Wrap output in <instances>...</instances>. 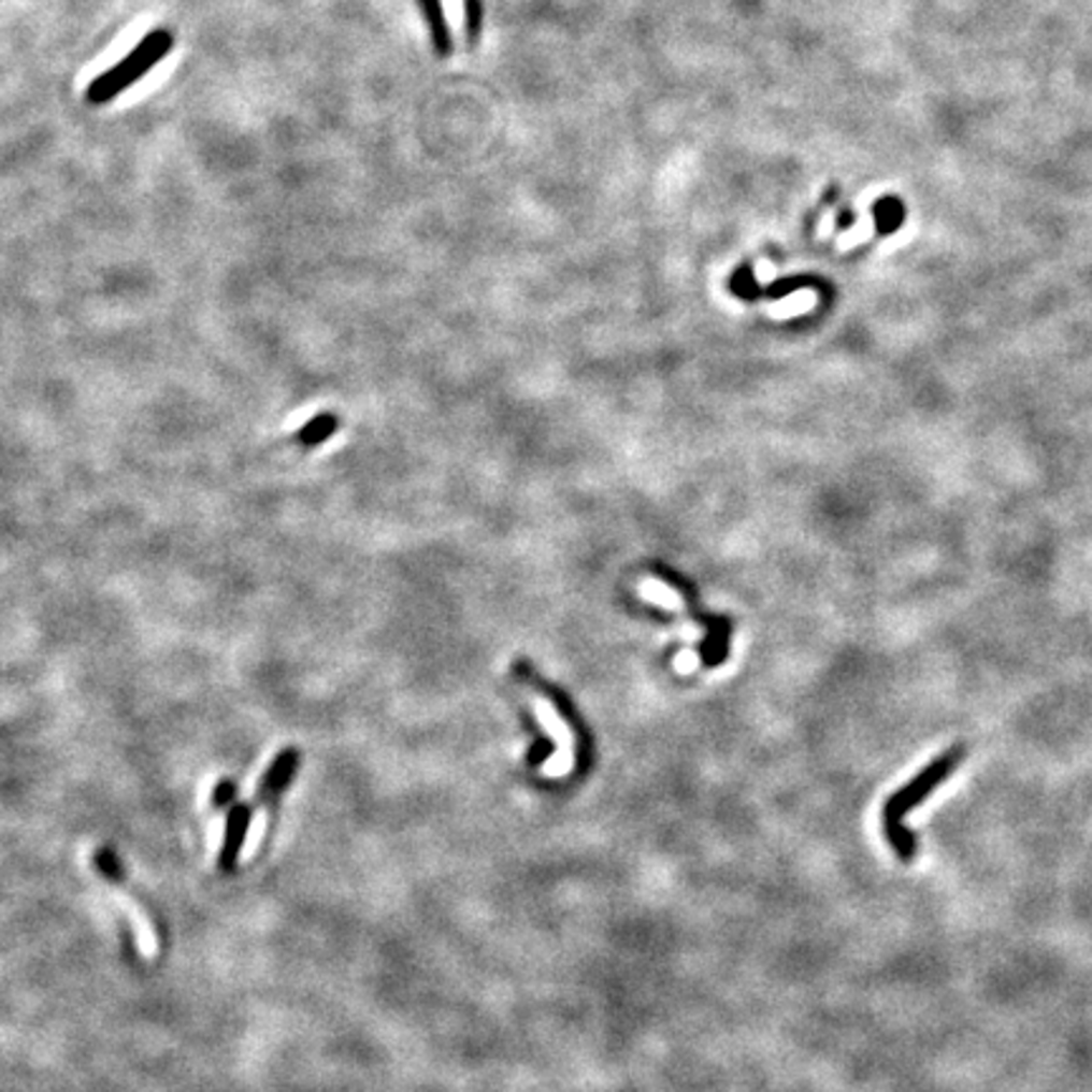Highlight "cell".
I'll return each mask as SVG.
<instances>
[{"label": "cell", "mask_w": 1092, "mask_h": 1092, "mask_svg": "<svg viewBox=\"0 0 1092 1092\" xmlns=\"http://www.w3.org/2000/svg\"><path fill=\"white\" fill-rule=\"evenodd\" d=\"M531 706H534L536 721L542 723L544 734L555 738L557 744V751L542 764V774L549 779L570 777L574 768V734L570 723L559 716L557 706L546 695H531Z\"/></svg>", "instance_id": "obj_3"}, {"label": "cell", "mask_w": 1092, "mask_h": 1092, "mask_svg": "<svg viewBox=\"0 0 1092 1092\" xmlns=\"http://www.w3.org/2000/svg\"><path fill=\"white\" fill-rule=\"evenodd\" d=\"M637 594H641L645 602H652V605L671 609V613H678V609H682V598H680L678 589L665 585V581H660L656 577L643 579L641 585H637Z\"/></svg>", "instance_id": "obj_6"}, {"label": "cell", "mask_w": 1092, "mask_h": 1092, "mask_svg": "<svg viewBox=\"0 0 1092 1092\" xmlns=\"http://www.w3.org/2000/svg\"><path fill=\"white\" fill-rule=\"evenodd\" d=\"M961 759H964V749H961V746H953L951 751H946L944 757L925 766L910 785L901 787L893 796L886 800V807H882V832H886L888 843L893 845V850L901 860L916 858V837L910 835V830L903 828L901 819L908 815L916 804H921L925 796H929L933 789L953 772Z\"/></svg>", "instance_id": "obj_1"}, {"label": "cell", "mask_w": 1092, "mask_h": 1092, "mask_svg": "<svg viewBox=\"0 0 1092 1092\" xmlns=\"http://www.w3.org/2000/svg\"><path fill=\"white\" fill-rule=\"evenodd\" d=\"M114 897H117V903L125 908V914L129 918V923H132V931H134V940H136V948H140V956L142 959L153 961L157 956V936H155V929L153 923H149V918L142 914V908L136 905L132 897H127L125 893H119V890H112Z\"/></svg>", "instance_id": "obj_4"}, {"label": "cell", "mask_w": 1092, "mask_h": 1092, "mask_svg": "<svg viewBox=\"0 0 1092 1092\" xmlns=\"http://www.w3.org/2000/svg\"><path fill=\"white\" fill-rule=\"evenodd\" d=\"M420 9L426 13L430 39H433V46L437 56H450L452 43H450V28L448 20H445L443 0H420Z\"/></svg>", "instance_id": "obj_5"}, {"label": "cell", "mask_w": 1092, "mask_h": 1092, "mask_svg": "<svg viewBox=\"0 0 1092 1092\" xmlns=\"http://www.w3.org/2000/svg\"><path fill=\"white\" fill-rule=\"evenodd\" d=\"M463 18L469 41H478L480 28H484V0H463Z\"/></svg>", "instance_id": "obj_9"}, {"label": "cell", "mask_w": 1092, "mask_h": 1092, "mask_svg": "<svg viewBox=\"0 0 1092 1092\" xmlns=\"http://www.w3.org/2000/svg\"><path fill=\"white\" fill-rule=\"evenodd\" d=\"M699 665H701L699 652L691 650V648H682V650L678 652V656H675V660H673V667H675V671H678L680 675L693 673L695 667H699Z\"/></svg>", "instance_id": "obj_10"}, {"label": "cell", "mask_w": 1092, "mask_h": 1092, "mask_svg": "<svg viewBox=\"0 0 1092 1092\" xmlns=\"http://www.w3.org/2000/svg\"><path fill=\"white\" fill-rule=\"evenodd\" d=\"M170 52L172 35L168 31H153L149 35H145V39L132 48V54L125 56L117 67L104 71L102 76H97L95 82L86 86V102L91 104L110 102L112 97H117L125 89H129L136 78L149 74V71H153Z\"/></svg>", "instance_id": "obj_2"}, {"label": "cell", "mask_w": 1092, "mask_h": 1092, "mask_svg": "<svg viewBox=\"0 0 1092 1092\" xmlns=\"http://www.w3.org/2000/svg\"><path fill=\"white\" fill-rule=\"evenodd\" d=\"M293 768H297V753L284 751L282 757L273 761L269 774H265V779L261 781V796H269L273 792H278V789H284L286 781L291 779Z\"/></svg>", "instance_id": "obj_7"}, {"label": "cell", "mask_w": 1092, "mask_h": 1092, "mask_svg": "<svg viewBox=\"0 0 1092 1092\" xmlns=\"http://www.w3.org/2000/svg\"><path fill=\"white\" fill-rule=\"evenodd\" d=\"M332 430H334V420L329 418V415H316V418H312L304 428H301L299 435L304 443L314 445V443L325 441V437L332 435Z\"/></svg>", "instance_id": "obj_8"}]
</instances>
